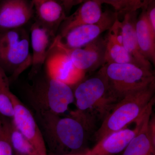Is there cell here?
<instances>
[{
    "label": "cell",
    "instance_id": "cell-29",
    "mask_svg": "<svg viewBox=\"0 0 155 155\" xmlns=\"http://www.w3.org/2000/svg\"><path fill=\"white\" fill-rule=\"evenodd\" d=\"M15 155H17V154H16Z\"/></svg>",
    "mask_w": 155,
    "mask_h": 155
},
{
    "label": "cell",
    "instance_id": "cell-17",
    "mask_svg": "<svg viewBox=\"0 0 155 155\" xmlns=\"http://www.w3.org/2000/svg\"><path fill=\"white\" fill-rule=\"evenodd\" d=\"M137 12L127 13L120 21L122 42L125 49L136 61L140 67L153 70L152 64L145 58L140 49L135 32Z\"/></svg>",
    "mask_w": 155,
    "mask_h": 155
},
{
    "label": "cell",
    "instance_id": "cell-14",
    "mask_svg": "<svg viewBox=\"0 0 155 155\" xmlns=\"http://www.w3.org/2000/svg\"><path fill=\"white\" fill-rule=\"evenodd\" d=\"M101 5L94 0H85L73 14L67 17L62 22L57 35L63 37L72 28L99 22L106 13L103 11Z\"/></svg>",
    "mask_w": 155,
    "mask_h": 155
},
{
    "label": "cell",
    "instance_id": "cell-22",
    "mask_svg": "<svg viewBox=\"0 0 155 155\" xmlns=\"http://www.w3.org/2000/svg\"><path fill=\"white\" fill-rule=\"evenodd\" d=\"M155 0H120L115 11L119 14L136 12L139 9L145 10Z\"/></svg>",
    "mask_w": 155,
    "mask_h": 155
},
{
    "label": "cell",
    "instance_id": "cell-9",
    "mask_svg": "<svg viewBox=\"0 0 155 155\" xmlns=\"http://www.w3.org/2000/svg\"><path fill=\"white\" fill-rule=\"evenodd\" d=\"M59 37L62 47L68 54L76 69L85 74L101 68L106 64L105 38L100 36L84 46L70 49L64 46Z\"/></svg>",
    "mask_w": 155,
    "mask_h": 155
},
{
    "label": "cell",
    "instance_id": "cell-3",
    "mask_svg": "<svg viewBox=\"0 0 155 155\" xmlns=\"http://www.w3.org/2000/svg\"><path fill=\"white\" fill-rule=\"evenodd\" d=\"M73 90L77 110L104 120L119 100L111 89L102 67L94 75L84 78Z\"/></svg>",
    "mask_w": 155,
    "mask_h": 155
},
{
    "label": "cell",
    "instance_id": "cell-15",
    "mask_svg": "<svg viewBox=\"0 0 155 155\" xmlns=\"http://www.w3.org/2000/svg\"><path fill=\"white\" fill-rule=\"evenodd\" d=\"M35 20L57 34L67 16L64 6L59 0H31Z\"/></svg>",
    "mask_w": 155,
    "mask_h": 155
},
{
    "label": "cell",
    "instance_id": "cell-12",
    "mask_svg": "<svg viewBox=\"0 0 155 155\" xmlns=\"http://www.w3.org/2000/svg\"><path fill=\"white\" fill-rule=\"evenodd\" d=\"M34 16L31 0H1L0 33L25 27Z\"/></svg>",
    "mask_w": 155,
    "mask_h": 155
},
{
    "label": "cell",
    "instance_id": "cell-2",
    "mask_svg": "<svg viewBox=\"0 0 155 155\" xmlns=\"http://www.w3.org/2000/svg\"><path fill=\"white\" fill-rule=\"evenodd\" d=\"M155 82L149 86L127 95L120 100L103 120L94 134L96 143L115 131L135 122L151 104L155 103Z\"/></svg>",
    "mask_w": 155,
    "mask_h": 155
},
{
    "label": "cell",
    "instance_id": "cell-1",
    "mask_svg": "<svg viewBox=\"0 0 155 155\" xmlns=\"http://www.w3.org/2000/svg\"><path fill=\"white\" fill-rule=\"evenodd\" d=\"M35 117L51 155L84 153L90 149L97 119L91 114L76 110L67 117L35 113Z\"/></svg>",
    "mask_w": 155,
    "mask_h": 155
},
{
    "label": "cell",
    "instance_id": "cell-26",
    "mask_svg": "<svg viewBox=\"0 0 155 155\" xmlns=\"http://www.w3.org/2000/svg\"><path fill=\"white\" fill-rule=\"evenodd\" d=\"M101 5L104 4H108L112 6L116 10L120 0H94Z\"/></svg>",
    "mask_w": 155,
    "mask_h": 155
},
{
    "label": "cell",
    "instance_id": "cell-19",
    "mask_svg": "<svg viewBox=\"0 0 155 155\" xmlns=\"http://www.w3.org/2000/svg\"><path fill=\"white\" fill-rule=\"evenodd\" d=\"M135 32L139 47L147 60L155 65V33L153 32L146 17L145 9L137 19Z\"/></svg>",
    "mask_w": 155,
    "mask_h": 155
},
{
    "label": "cell",
    "instance_id": "cell-25",
    "mask_svg": "<svg viewBox=\"0 0 155 155\" xmlns=\"http://www.w3.org/2000/svg\"><path fill=\"white\" fill-rule=\"evenodd\" d=\"M64 6L66 13L69 12L73 7L81 4L85 0H59Z\"/></svg>",
    "mask_w": 155,
    "mask_h": 155
},
{
    "label": "cell",
    "instance_id": "cell-10",
    "mask_svg": "<svg viewBox=\"0 0 155 155\" xmlns=\"http://www.w3.org/2000/svg\"><path fill=\"white\" fill-rule=\"evenodd\" d=\"M117 15L116 12L106 11L103 18L97 23L77 26L69 30L63 37L59 35L61 42L68 48L84 46L99 37L106 31L109 30Z\"/></svg>",
    "mask_w": 155,
    "mask_h": 155
},
{
    "label": "cell",
    "instance_id": "cell-21",
    "mask_svg": "<svg viewBox=\"0 0 155 155\" xmlns=\"http://www.w3.org/2000/svg\"><path fill=\"white\" fill-rule=\"evenodd\" d=\"M8 76L0 66V114L12 119L14 108L11 98V91Z\"/></svg>",
    "mask_w": 155,
    "mask_h": 155
},
{
    "label": "cell",
    "instance_id": "cell-5",
    "mask_svg": "<svg viewBox=\"0 0 155 155\" xmlns=\"http://www.w3.org/2000/svg\"><path fill=\"white\" fill-rule=\"evenodd\" d=\"M31 65L30 34L24 27L0 33V66L10 83Z\"/></svg>",
    "mask_w": 155,
    "mask_h": 155
},
{
    "label": "cell",
    "instance_id": "cell-28",
    "mask_svg": "<svg viewBox=\"0 0 155 155\" xmlns=\"http://www.w3.org/2000/svg\"><path fill=\"white\" fill-rule=\"evenodd\" d=\"M84 153L70 154H66L63 155H84Z\"/></svg>",
    "mask_w": 155,
    "mask_h": 155
},
{
    "label": "cell",
    "instance_id": "cell-4",
    "mask_svg": "<svg viewBox=\"0 0 155 155\" xmlns=\"http://www.w3.org/2000/svg\"><path fill=\"white\" fill-rule=\"evenodd\" d=\"M36 76L27 93L35 113L60 115L66 112L75 100L72 86L52 78L45 71V75Z\"/></svg>",
    "mask_w": 155,
    "mask_h": 155
},
{
    "label": "cell",
    "instance_id": "cell-11",
    "mask_svg": "<svg viewBox=\"0 0 155 155\" xmlns=\"http://www.w3.org/2000/svg\"><path fill=\"white\" fill-rule=\"evenodd\" d=\"M29 34L31 50V70L29 76L33 78L41 72L44 66L57 34L36 20L31 26Z\"/></svg>",
    "mask_w": 155,
    "mask_h": 155
},
{
    "label": "cell",
    "instance_id": "cell-20",
    "mask_svg": "<svg viewBox=\"0 0 155 155\" xmlns=\"http://www.w3.org/2000/svg\"><path fill=\"white\" fill-rule=\"evenodd\" d=\"M5 134V140L10 143L15 154L20 155H41L21 132L14 123L8 119L2 120Z\"/></svg>",
    "mask_w": 155,
    "mask_h": 155
},
{
    "label": "cell",
    "instance_id": "cell-18",
    "mask_svg": "<svg viewBox=\"0 0 155 155\" xmlns=\"http://www.w3.org/2000/svg\"><path fill=\"white\" fill-rule=\"evenodd\" d=\"M154 104L148 109L138 133L122 152V155H155V142L152 138L148 128Z\"/></svg>",
    "mask_w": 155,
    "mask_h": 155
},
{
    "label": "cell",
    "instance_id": "cell-16",
    "mask_svg": "<svg viewBox=\"0 0 155 155\" xmlns=\"http://www.w3.org/2000/svg\"><path fill=\"white\" fill-rule=\"evenodd\" d=\"M108 31L107 35L105 38L106 64H131L140 67L123 45L118 14L112 27Z\"/></svg>",
    "mask_w": 155,
    "mask_h": 155
},
{
    "label": "cell",
    "instance_id": "cell-23",
    "mask_svg": "<svg viewBox=\"0 0 155 155\" xmlns=\"http://www.w3.org/2000/svg\"><path fill=\"white\" fill-rule=\"evenodd\" d=\"M145 12L149 24L153 32L155 33V0L147 6Z\"/></svg>",
    "mask_w": 155,
    "mask_h": 155
},
{
    "label": "cell",
    "instance_id": "cell-27",
    "mask_svg": "<svg viewBox=\"0 0 155 155\" xmlns=\"http://www.w3.org/2000/svg\"><path fill=\"white\" fill-rule=\"evenodd\" d=\"M0 138L5 140V134L4 133V129L2 123V119L0 117Z\"/></svg>",
    "mask_w": 155,
    "mask_h": 155
},
{
    "label": "cell",
    "instance_id": "cell-24",
    "mask_svg": "<svg viewBox=\"0 0 155 155\" xmlns=\"http://www.w3.org/2000/svg\"><path fill=\"white\" fill-rule=\"evenodd\" d=\"M13 151L8 141L0 138V155H13Z\"/></svg>",
    "mask_w": 155,
    "mask_h": 155
},
{
    "label": "cell",
    "instance_id": "cell-13",
    "mask_svg": "<svg viewBox=\"0 0 155 155\" xmlns=\"http://www.w3.org/2000/svg\"><path fill=\"white\" fill-rule=\"evenodd\" d=\"M147 111L135 122L136 124L134 128L129 129L126 127L110 134L97 142L84 155H116L122 152L138 133Z\"/></svg>",
    "mask_w": 155,
    "mask_h": 155
},
{
    "label": "cell",
    "instance_id": "cell-6",
    "mask_svg": "<svg viewBox=\"0 0 155 155\" xmlns=\"http://www.w3.org/2000/svg\"><path fill=\"white\" fill-rule=\"evenodd\" d=\"M109 84L120 101L155 82L154 72L131 64H106L102 67Z\"/></svg>",
    "mask_w": 155,
    "mask_h": 155
},
{
    "label": "cell",
    "instance_id": "cell-8",
    "mask_svg": "<svg viewBox=\"0 0 155 155\" xmlns=\"http://www.w3.org/2000/svg\"><path fill=\"white\" fill-rule=\"evenodd\" d=\"M11 98L14 108L12 122L41 155L48 154L44 139L35 117L17 97L11 93Z\"/></svg>",
    "mask_w": 155,
    "mask_h": 155
},
{
    "label": "cell",
    "instance_id": "cell-7",
    "mask_svg": "<svg viewBox=\"0 0 155 155\" xmlns=\"http://www.w3.org/2000/svg\"><path fill=\"white\" fill-rule=\"evenodd\" d=\"M45 72L56 80L72 86L84 78V73L75 68L60 43L58 35L45 64Z\"/></svg>",
    "mask_w": 155,
    "mask_h": 155
}]
</instances>
